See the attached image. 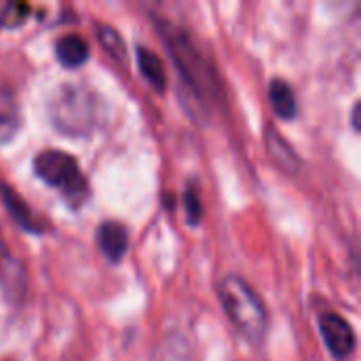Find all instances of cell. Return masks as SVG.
I'll use <instances>...</instances> for the list:
<instances>
[{
	"label": "cell",
	"mask_w": 361,
	"mask_h": 361,
	"mask_svg": "<svg viewBox=\"0 0 361 361\" xmlns=\"http://www.w3.org/2000/svg\"><path fill=\"white\" fill-rule=\"evenodd\" d=\"M137 66L142 76L157 89V91H165L167 85V74L163 68V61L159 59V55H154L150 49L146 47H137Z\"/></svg>",
	"instance_id": "30bf717a"
},
{
	"label": "cell",
	"mask_w": 361,
	"mask_h": 361,
	"mask_svg": "<svg viewBox=\"0 0 361 361\" xmlns=\"http://www.w3.org/2000/svg\"><path fill=\"white\" fill-rule=\"evenodd\" d=\"M2 197H4V205L8 207V212L13 214V218L17 220V224H21L25 231H32V233H38L40 228L34 224V218L27 209V205L6 186H2Z\"/></svg>",
	"instance_id": "8fae6325"
},
{
	"label": "cell",
	"mask_w": 361,
	"mask_h": 361,
	"mask_svg": "<svg viewBox=\"0 0 361 361\" xmlns=\"http://www.w3.org/2000/svg\"><path fill=\"white\" fill-rule=\"evenodd\" d=\"M55 57L66 68H78L89 59V44L78 34H66L55 42Z\"/></svg>",
	"instance_id": "52a82bcc"
},
{
	"label": "cell",
	"mask_w": 361,
	"mask_h": 361,
	"mask_svg": "<svg viewBox=\"0 0 361 361\" xmlns=\"http://www.w3.org/2000/svg\"><path fill=\"white\" fill-rule=\"evenodd\" d=\"M0 286L8 298H19L25 292V273L23 267L11 256V252L0 245Z\"/></svg>",
	"instance_id": "8992f818"
},
{
	"label": "cell",
	"mask_w": 361,
	"mask_h": 361,
	"mask_svg": "<svg viewBox=\"0 0 361 361\" xmlns=\"http://www.w3.org/2000/svg\"><path fill=\"white\" fill-rule=\"evenodd\" d=\"M269 148H271V152H273V157L281 163V165H286V167H296V154H294V150L288 146V142L279 135V133H273L271 129H269Z\"/></svg>",
	"instance_id": "5bb4252c"
},
{
	"label": "cell",
	"mask_w": 361,
	"mask_h": 361,
	"mask_svg": "<svg viewBox=\"0 0 361 361\" xmlns=\"http://www.w3.org/2000/svg\"><path fill=\"white\" fill-rule=\"evenodd\" d=\"M19 125L21 121L17 99L6 87H0V142L11 140L17 133Z\"/></svg>",
	"instance_id": "9c48e42d"
},
{
	"label": "cell",
	"mask_w": 361,
	"mask_h": 361,
	"mask_svg": "<svg viewBox=\"0 0 361 361\" xmlns=\"http://www.w3.org/2000/svg\"><path fill=\"white\" fill-rule=\"evenodd\" d=\"M184 209H186V218L190 224H199L201 218H203V205H201V199H199V192L197 188L188 186L186 192H184Z\"/></svg>",
	"instance_id": "9a60e30c"
},
{
	"label": "cell",
	"mask_w": 361,
	"mask_h": 361,
	"mask_svg": "<svg viewBox=\"0 0 361 361\" xmlns=\"http://www.w3.org/2000/svg\"><path fill=\"white\" fill-rule=\"evenodd\" d=\"M34 171L44 184L61 190L63 197L72 201V205H80L89 195V186L78 167V161L68 152L61 150L40 152L34 159Z\"/></svg>",
	"instance_id": "3957f363"
},
{
	"label": "cell",
	"mask_w": 361,
	"mask_h": 361,
	"mask_svg": "<svg viewBox=\"0 0 361 361\" xmlns=\"http://www.w3.org/2000/svg\"><path fill=\"white\" fill-rule=\"evenodd\" d=\"M222 307L233 322V326L252 343H260L269 328L267 309L260 296L237 275H228L220 283Z\"/></svg>",
	"instance_id": "7a4b0ae2"
},
{
	"label": "cell",
	"mask_w": 361,
	"mask_h": 361,
	"mask_svg": "<svg viewBox=\"0 0 361 361\" xmlns=\"http://www.w3.org/2000/svg\"><path fill=\"white\" fill-rule=\"evenodd\" d=\"M97 245L110 262H121L127 252V245H129L127 228L121 222L106 220L97 228Z\"/></svg>",
	"instance_id": "5b68a950"
},
{
	"label": "cell",
	"mask_w": 361,
	"mask_h": 361,
	"mask_svg": "<svg viewBox=\"0 0 361 361\" xmlns=\"http://www.w3.org/2000/svg\"><path fill=\"white\" fill-rule=\"evenodd\" d=\"M269 97H271V106L275 110V114L283 121H292L298 114V104H296V95L292 91V87L281 80L275 78L269 87Z\"/></svg>",
	"instance_id": "ba28073f"
},
{
	"label": "cell",
	"mask_w": 361,
	"mask_h": 361,
	"mask_svg": "<svg viewBox=\"0 0 361 361\" xmlns=\"http://www.w3.org/2000/svg\"><path fill=\"white\" fill-rule=\"evenodd\" d=\"M49 116L57 131L72 137H85L99 121V99L91 89L68 82L51 99Z\"/></svg>",
	"instance_id": "6da1fadb"
},
{
	"label": "cell",
	"mask_w": 361,
	"mask_h": 361,
	"mask_svg": "<svg viewBox=\"0 0 361 361\" xmlns=\"http://www.w3.org/2000/svg\"><path fill=\"white\" fill-rule=\"evenodd\" d=\"M30 15V4L17 0H0V30L21 25Z\"/></svg>",
	"instance_id": "7c38bea8"
},
{
	"label": "cell",
	"mask_w": 361,
	"mask_h": 361,
	"mask_svg": "<svg viewBox=\"0 0 361 361\" xmlns=\"http://www.w3.org/2000/svg\"><path fill=\"white\" fill-rule=\"evenodd\" d=\"M319 330H322L326 347L330 349L334 360L345 361L353 355L357 341H355V332L347 319H343L336 313H326L319 319Z\"/></svg>",
	"instance_id": "277c9868"
},
{
	"label": "cell",
	"mask_w": 361,
	"mask_h": 361,
	"mask_svg": "<svg viewBox=\"0 0 361 361\" xmlns=\"http://www.w3.org/2000/svg\"><path fill=\"white\" fill-rule=\"evenodd\" d=\"M99 42L104 44V49L118 61L125 59V42L123 38L118 36V32L110 25H99Z\"/></svg>",
	"instance_id": "4fadbf2b"
}]
</instances>
